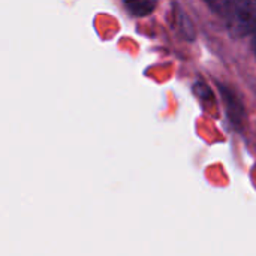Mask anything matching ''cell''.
I'll list each match as a JSON object with an SVG mask.
<instances>
[{
	"mask_svg": "<svg viewBox=\"0 0 256 256\" xmlns=\"http://www.w3.org/2000/svg\"><path fill=\"white\" fill-rule=\"evenodd\" d=\"M226 21L231 34L236 38L254 33L256 26V0H228Z\"/></svg>",
	"mask_w": 256,
	"mask_h": 256,
	"instance_id": "1",
	"label": "cell"
},
{
	"mask_svg": "<svg viewBox=\"0 0 256 256\" xmlns=\"http://www.w3.org/2000/svg\"><path fill=\"white\" fill-rule=\"evenodd\" d=\"M204 2H207V3H210V4H214V3H218L219 0H204Z\"/></svg>",
	"mask_w": 256,
	"mask_h": 256,
	"instance_id": "3",
	"label": "cell"
},
{
	"mask_svg": "<svg viewBox=\"0 0 256 256\" xmlns=\"http://www.w3.org/2000/svg\"><path fill=\"white\" fill-rule=\"evenodd\" d=\"M158 0H124L126 9L135 16H147L156 9Z\"/></svg>",
	"mask_w": 256,
	"mask_h": 256,
	"instance_id": "2",
	"label": "cell"
}]
</instances>
